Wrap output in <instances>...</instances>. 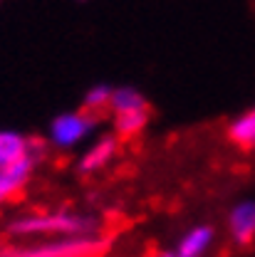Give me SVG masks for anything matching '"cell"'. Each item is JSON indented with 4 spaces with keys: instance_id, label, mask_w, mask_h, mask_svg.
<instances>
[{
    "instance_id": "obj_8",
    "label": "cell",
    "mask_w": 255,
    "mask_h": 257,
    "mask_svg": "<svg viewBox=\"0 0 255 257\" xmlns=\"http://www.w3.org/2000/svg\"><path fill=\"white\" fill-rule=\"evenodd\" d=\"M228 139L240 146V149H255V106H250L248 111L238 114L228 128H225Z\"/></svg>"
},
{
    "instance_id": "obj_6",
    "label": "cell",
    "mask_w": 255,
    "mask_h": 257,
    "mask_svg": "<svg viewBox=\"0 0 255 257\" xmlns=\"http://www.w3.org/2000/svg\"><path fill=\"white\" fill-rule=\"evenodd\" d=\"M213 242H216V230L211 225H193L179 237L174 252L176 257H206Z\"/></svg>"
},
{
    "instance_id": "obj_10",
    "label": "cell",
    "mask_w": 255,
    "mask_h": 257,
    "mask_svg": "<svg viewBox=\"0 0 255 257\" xmlns=\"http://www.w3.org/2000/svg\"><path fill=\"white\" fill-rule=\"evenodd\" d=\"M149 124V109H139V111H127V114H114L112 116V126L117 139H129L141 134Z\"/></svg>"
},
{
    "instance_id": "obj_1",
    "label": "cell",
    "mask_w": 255,
    "mask_h": 257,
    "mask_svg": "<svg viewBox=\"0 0 255 257\" xmlns=\"http://www.w3.org/2000/svg\"><path fill=\"white\" fill-rule=\"evenodd\" d=\"M8 232L15 237L28 240H45V237H74V235H99V220L87 213L72 210H45V213H28L10 220Z\"/></svg>"
},
{
    "instance_id": "obj_12",
    "label": "cell",
    "mask_w": 255,
    "mask_h": 257,
    "mask_svg": "<svg viewBox=\"0 0 255 257\" xmlns=\"http://www.w3.org/2000/svg\"><path fill=\"white\" fill-rule=\"evenodd\" d=\"M18 188H20V186L13 181V176H10L8 171H3V168H0V203H3V200H8V198L18 191Z\"/></svg>"
},
{
    "instance_id": "obj_9",
    "label": "cell",
    "mask_w": 255,
    "mask_h": 257,
    "mask_svg": "<svg viewBox=\"0 0 255 257\" xmlns=\"http://www.w3.org/2000/svg\"><path fill=\"white\" fill-rule=\"evenodd\" d=\"M139 109H149L146 106V96L134 87H114L112 101H109V111L114 114H127V111H139Z\"/></svg>"
},
{
    "instance_id": "obj_7",
    "label": "cell",
    "mask_w": 255,
    "mask_h": 257,
    "mask_svg": "<svg viewBox=\"0 0 255 257\" xmlns=\"http://www.w3.org/2000/svg\"><path fill=\"white\" fill-rule=\"evenodd\" d=\"M228 232L238 245H245L255 237V200H240L228 213Z\"/></svg>"
},
{
    "instance_id": "obj_2",
    "label": "cell",
    "mask_w": 255,
    "mask_h": 257,
    "mask_svg": "<svg viewBox=\"0 0 255 257\" xmlns=\"http://www.w3.org/2000/svg\"><path fill=\"white\" fill-rule=\"evenodd\" d=\"M109 247L102 235H74V237H45L28 245L3 250L0 257H97Z\"/></svg>"
},
{
    "instance_id": "obj_3",
    "label": "cell",
    "mask_w": 255,
    "mask_h": 257,
    "mask_svg": "<svg viewBox=\"0 0 255 257\" xmlns=\"http://www.w3.org/2000/svg\"><path fill=\"white\" fill-rule=\"evenodd\" d=\"M97 126H99V116L90 114L84 109H72V111H62L57 114L50 126H47V141L60 149V151H72L82 144H87L95 136Z\"/></svg>"
},
{
    "instance_id": "obj_5",
    "label": "cell",
    "mask_w": 255,
    "mask_h": 257,
    "mask_svg": "<svg viewBox=\"0 0 255 257\" xmlns=\"http://www.w3.org/2000/svg\"><path fill=\"white\" fill-rule=\"evenodd\" d=\"M35 146H37V141L28 139L25 134L13 131V128H0V168L8 171L15 163L28 159L35 151Z\"/></svg>"
},
{
    "instance_id": "obj_13",
    "label": "cell",
    "mask_w": 255,
    "mask_h": 257,
    "mask_svg": "<svg viewBox=\"0 0 255 257\" xmlns=\"http://www.w3.org/2000/svg\"><path fill=\"white\" fill-rule=\"evenodd\" d=\"M151 257H176V252L174 250H159V252H154Z\"/></svg>"
},
{
    "instance_id": "obj_4",
    "label": "cell",
    "mask_w": 255,
    "mask_h": 257,
    "mask_svg": "<svg viewBox=\"0 0 255 257\" xmlns=\"http://www.w3.org/2000/svg\"><path fill=\"white\" fill-rule=\"evenodd\" d=\"M117 149H119V139L114 134H107V136H99L95 141H90V146L77 159V173L90 176V173L107 168L112 163V159L117 156Z\"/></svg>"
},
{
    "instance_id": "obj_11",
    "label": "cell",
    "mask_w": 255,
    "mask_h": 257,
    "mask_svg": "<svg viewBox=\"0 0 255 257\" xmlns=\"http://www.w3.org/2000/svg\"><path fill=\"white\" fill-rule=\"evenodd\" d=\"M112 92H114V87H109V84H97L92 89H87V94L82 96V109L90 114L107 111L109 101H112Z\"/></svg>"
}]
</instances>
